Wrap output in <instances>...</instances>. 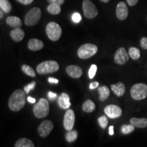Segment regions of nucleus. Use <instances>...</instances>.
Masks as SVG:
<instances>
[{"instance_id": "15", "label": "nucleus", "mask_w": 147, "mask_h": 147, "mask_svg": "<svg viewBox=\"0 0 147 147\" xmlns=\"http://www.w3.org/2000/svg\"><path fill=\"white\" fill-rule=\"evenodd\" d=\"M57 102L59 106L61 108H63V109H69V108L71 106L69 96L67 94V93H61V94L58 97Z\"/></svg>"}, {"instance_id": "21", "label": "nucleus", "mask_w": 147, "mask_h": 147, "mask_svg": "<svg viewBox=\"0 0 147 147\" xmlns=\"http://www.w3.org/2000/svg\"><path fill=\"white\" fill-rule=\"evenodd\" d=\"M14 147H35V146L32 140L26 138H22L16 141Z\"/></svg>"}, {"instance_id": "22", "label": "nucleus", "mask_w": 147, "mask_h": 147, "mask_svg": "<svg viewBox=\"0 0 147 147\" xmlns=\"http://www.w3.org/2000/svg\"><path fill=\"white\" fill-rule=\"evenodd\" d=\"M97 91H98L99 95H100V100L102 101V102L106 100L110 95V90L107 86L104 85L102 87H100L97 89Z\"/></svg>"}, {"instance_id": "28", "label": "nucleus", "mask_w": 147, "mask_h": 147, "mask_svg": "<svg viewBox=\"0 0 147 147\" xmlns=\"http://www.w3.org/2000/svg\"><path fill=\"white\" fill-rule=\"evenodd\" d=\"M22 71H23L25 74L27 76H29L31 77H36V72H35L34 69L32 68L31 66L27 65H23L21 67Z\"/></svg>"}, {"instance_id": "20", "label": "nucleus", "mask_w": 147, "mask_h": 147, "mask_svg": "<svg viewBox=\"0 0 147 147\" xmlns=\"http://www.w3.org/2000/svg\"><path fill=\"white\" fill-rule=\"evenodd\" d=\"M130 124L138 128H145L147 127V119L146 118H131L129 121Z\"/></svg>"}, {"instance_id": "44", "label": "nucleus", "mask_w": 147, "mask_h": 147, "mask_svg": "<svg viewBox=\"0 0 147 147\" xmlns=\"http://www.w3.org/2000/svg\"><path fill=\"white\" fill-rule=\"evenodd\" d=\"M100 1L103 3H108V2H109L110 0H100Z\"/></svg>"}, {"instance_id": "2", "label": "nucleus", "mask_w": 147, "mask_h": 147, "mask_svg": "<svg viewBox=\"0 0 147 147\" xmlns=\"http://www.w3.org/2000/svg\"><path fill=\"white\" fill-rule=\"evenodd\" d=\"M34 114L35 117L38 119H43L49 115L50 111L49 103L47 100L41 98L37 104L34 106Z\"/></svg>"}, {"instance_id": "13", "label": "nucleus", "mask_w": 147, "mask_h": 147, "mask_svg": "<svg viewBox=\"0 0 147 147\" xmlns=\"http://www.w3.org/2000/svg\"><path fill=\"white\" fill-rule=\"evenodd\" d=\"M129 11L125 3L123 1H120L117 5L116 8V15L118 19L121 21H124L128 16Z\"/></svg>"}, {"instance_id": "19", "label": "nucleus", "mask_w": 147, "mask_h": 147, "mask_svg": "<svg viewBox=\"0 0 147 147\" xmlns=\"http://www.w3.org/2000/svg\"><path fill=\"white\" fill-rule=\"evenodd\" d=\"M7 25L13 28H18L22 26V21L21 18L15 16H9L6 18Z\"/></svg>"}, {"instance_id": "29", "label": "nucleus", "mask_w": 147, "mask_h": 147, "mask_svg": "<svg viewBox=\"0 0 147 147\" xmlns=\"http://www.w3.org/2000/svg\"><path fill=\"white\" fill-rule=\"evenodd\" d=\"M135 127L132 125L131 124L130 125H123L121 126V132L123 134H131V132L134 131Z\"/></svg>"}, {"instance_id": "23", "label": "nucleus", "mask_w": 147, "mask_h": 147, "mask_svg": "<svg viewBox=\"0 0 147 147\" xmlns=\"http://www.w3.org/2000/svg\"><path fill=\"white\" fill-rule=\"evenodd\" d=\"M47 10L49 13L53 15H57L61 11V5L56 4V3H50L47 6Z\"/></svg>"}, {"instance_id": "9", "label": "nucleus", "mask_w": 147, "mask_h": 147, "mask_svg": "<svg viewBox=\"0 0 147 147\" xmlns=\"http://www.w3.org/2000/svg\"><path fill=\"white\" fill-rule=\"evenodd\" d=\"M75 123V114L73 110L67 109L63 118V127L67 131L72 130Z\"/></svg>"}, {"instance_id": "36", "label": "nucleus", "mask_w": 147, "mask_h": 147, "mask_svg": "<svg viewBox=\"0 0 147 147\" xmlns=\"http://www.w3.org/2000/svg\"><path fill=\"white\" fill-rule=\"evenodd\" d=\"M16 1L23 5H29L31 4L34 1V0H16Z\"/></svg>"}, {"instance_id": "40", "label": "nucleus", "mask_w": 147, "mask_h": 147, "mask_svg": "<svg viewBox=\"0 0 147 147\" xmlns=\"http://www.w3.org/2000/svg\"><path fill=\"white\" fill-rule=\"evenodd\" d=\"M48 81H49V82H50V83L57 84L59 82V80L58 79L53 78V77H49V79H48Z\"/></svg>"}, {"instance_id": "6", "label": "nucleus", "mask_w": 147, "mask_h": 147, "mask_svg": "<svg viewBox=\"0 0 147 147\" xmlns=\"http://www.w3.org/2000/svg\"><path fill=\"white\" fill-rule=\"evenodd\" d=\"M46 33L48 38L52 41H57L59 40L62 34L61 27L55 22H50L46 27Z\"/></svg>"}, {"instance_id": "34", "label": "nucleus", "mask_w": 147, "mask_h": 147, "mask_svg": "<svg viewBox=\"0 0 147 147\" xmlns=\"http://www.w3.org/2000/svg\"><path fill=\"white\" fill-rule=\"evenodd\" d=\"M72 20L75 23H79V22L81 21V16L78 12H76V13L73 14Z\"/></svg>"}, {"instance_id": "10", "label": "nucleus", "mask_w": 147, "mask_h": 147, "mask_svg": "<svg viewBox=\"0 0 147 147\" xmlns=\"http://www.w3.org/2000/svg\"><path fill=\"white\" fill-rule=\"evenodd\" d=\"M53 123L50 120H46L42 122L38 128L39 135L42 138H47L53 129Z\"/></svg>"}, {"instance_id": "24", "label": "nucleus", "mask_w": 147, "mask_h": 147, "mask_svg": "<svg viewBox=\"0 0 147 147\" xmlns=\"http://www.w3.org/2000/svg\"><path fill=\"white\" fill-rule=\"evenodd\" d=\"M95 109V104L93 101L87 100L86 102H84L83 105H82V110L86 113H90L93 112Z\"/></svg>"}, {"instance_id": "42", "label": "nucleus", "mask_w": 147, "mask_h": 147, "mask_svg": "<svg viewBox=\"0 0 147 147\" xmlns=\"http://www.w3.org/2000/svg\"><path fill=\"white\" fill-rule=\"evenodd\" d=\"M109 134L110 136L114 135V126L111 125L109 127Z\"/></svg>"}, {"instance_id": "43", "label": "nucleus", "mask_w": 147, "mask_h": 147, "mask_svg": "<svg viewBox=\"0 0 147 147\" xmlns=\"http://www.w3.org/2000/svg\"><path fill=\"white\" fill-rule=\"evenodd\" d=\"M3 11L2 10H0V18H2L3 17Z\"/></svg>"}, {"instance_id": "41", "label": "nucleus", "mask_w": 147, "mask_h": 147, "mask_svg": "<svg viewBox=\"0 0 147 147\" xmlns=\"http://www.w3.org/2000/svg\"><path fill=\"white\" fill-rule=\"evenodd\" d=\"M27 100H28L29 102L32 103V104H34V103H36V99L33 98V97H27Z\"/></svg>"}, {"instance_id": "11", "label": "nucleus", "mask_w": 147, "mask_h": 147, "mask_svg": "<svg viewBox=\"0 0 147 147\" xmlns=\"http://www.w3.org/2000/svg\"><path fill=\"white\" fill-rule=\"evenodd\" d=\"M129 55L127 53L125 49L123 47L119 48L117 49L115 54V61L118 65H124L129 60Z\"/></svg>"}, {"instance_id": "1", "label": "nucleus", "mask_w": 147, "mask_h": 147, "mask_svg": "<svg viewBox=\"0 0 147 147\" xmlns=\"http://www.w3.org/2000/svg\"><path fill=\"white\" fill-rule=\"evenodd\" d=\"M25 105V94L23 90H16L10 95L8 100V106L12 111L21 110Z\"/></svg>"}, {"instance_id": "3", "label": "nucleus", "mask_w": 147, "mask_h": 147, "mask_svg": "<svg viewBox=\"0 0 147 147\" xmlns=\"http://www.w3.org/2000/svg\"><path fill=\"white\" fill-rule=\"evenodd\" d=\"M98 49L96 45L93 44L87 43L82 45L81 47H79L77 51V54L79 58L82 59H87L92 57L96 54Z\"/></svg>"}, {"instance_id": "39", "label": "nucleus", "mask_w": 147, "mask_h": 147, "mask_svg": "<svg viewBox=\"0 0 147 147\" xmlns=\"http://www.w3.org/2000/svg\"><path fill=\"white\" fill-rule=\"evenodd\" d=\"M98 85H99L98 82H93L90 84L89 88H90V89H95V88L98 87Z\"/></svg>"}, {"instance_id": "30", "label": "nucleus", "mask_w": 147, "mask_h": 147, "mask_svg": "<svg viewBox=\"0 0 147 147\" xmlns=\"http://www.w3.org/2000/svg\"><path fill=\"white\" fill-rule=\"evenodd\" d=\"M98 123L101 126V127L103 129H105L107 127L108 124V120L106 116H102V117H99Z\"/></svg>"}, {"instance_id": "32", "label": "nucleus", "mask_w": 147, "mask_h": 147, "mask_svg": "<svg viewBox=\"0 0 147 147\" xmlns=\"http://www.w3.org/2000/svg\"><path fill=\"white\" fill-rule=\"evenodd\" d=\"M35 87H36V82L33 81L32 82L28 84L27 85H26L24 87V91H25L26 94H28L29 92H30V91H32V89H34Z\"/></svg>"}, {"instance_id": "33", "label": "nucleus", "mask_w": 147, "mask_h": 147, "mask_svg": "<svg viewBox=\"0 0 147 147\" xmlns=\"http://www.w3.org/2000/svg\"><path fill=\"white\" fill-rule=\"evenodd\" d=\"M140 46L144 50H147V38L143 37L140 40Z\"/></svg>"}, {"instance_id": "35", "label": "nucleus", "mask_w": 147, "mask_h": 147, "mask_svg": "<svg viewBox=\"0 0 147 147\" xmlns=\"http://www.w3.org/2000/svg\"><path fill=\"white\" fill-rule=\"evenodd\" d=\"M47 1L49 3H56V4L61 5L64 3L65 0H47Z\"/></svg>"}, {"instance_id": "7", "label": "nucleus", "mask_w": 147, "mask_h": 147, "mask_svg": "<svg viewBox=\"0 0 147 147\" xmlns=\"http://www.w3.org/2000/svg\"><path fill=\"white\" fill-rule=\"evenodd\" d=\"M131 96L135 100H144L147 97V85L144 83H137L131 87Z\"/></svg>"}, {"instance_id": "4", "label": "nucleus", "mask_w": 147, "mask_h": 147, "mask_svg": "<svg viewBox=\"0 0 147 147\" xmlns=\"http://www.w3.org/2000/svg\"><path fill=\"white\" fill-rule=\"evenodd\" d=\"M59 69V65L55 61H45L37 66V72L40 74H46L56 72Z\"/></svg>"}, {"instance_id": "38", "label": "nucleus", "mask_w": 147, "mask_h": 147, "mask_svg": "<svg viewBox=\"0 0 147 147\" xmlns=\"http://www.w3.org/2000/svg\"><path fill=\"white\" fill-rule=\"evenodd\" d=\"M126 1L129 5H130V6H134V5H135L138 3V0H126Z\"/></svg>"}, {"instance_id": "27", "label": "nucleus", "mask_w": 147, "mask_h": 147, "mask_svg": "<svg viewBox=\"0 0 147 147\" xmlns=\"http://www.w3.org/2000/svg\"><path fill=\"white\" fill-rule=\"evenodd\" d=\"M78 137V133L76 130H71L68 131L65 135V139L68 142H74L76 140Z\"/></svg>"}, {"instance_id": "17", "label": "nucleus", "mask_w": 147, "mask_h": 147, "mask_svg": "<svg viewBox=\"0 0 147 147\" xmlns=\"http://www.w3.org/2000/svg\"><path fill=\"white\" fill-rule=\"evenodd\" d=\"M10 36L12 40L15 42H21L25 38V32L20 27L14 28L10 33Z\"/></svg>"}, {"instance_id": "37", "label": "nucleus", "mask_w": 147, "mask_h": 147, "mask_svg": "<svg viewBox=\"0 0 147 147\" xmlns=\"http://www.w3.org/2000/svg\"><path fill=\"white\" fill-rule=\"evenodd\" d=\"M48 97H49V98L51 100H54L57 97V95L56 93H53V92L49 91V93H48Z\"/></svg>"}, {"instance_id": "16", "label": "nucleus", "mask_w": 147, "mask_h": 147, "mask_svg": "<svg viewBox=\"0 0 147 147\" xmlns=\"http://www.w3.org/2000/svg\"><path fill=\"white\" fill-rule=\"evenodd\" d=\"M27 46L30 51H38L43 49L44 43L42 40L37 39V38H32L29 40Z\"/></svg>"}, {"instance_id": "18", "label": "nucleus", "mask_w": 147, "mask_h": 147, "mask_svg": "<svg viewBox=\"0 0 147 147\" xmlns=\"http://www.w3.org/2000/svg\"><path fill=\"white\" fill-rule=\"evenodd\" d=\"M111 89L117 97L123 96L125 93V86L122 82H117L115 84H112Z\"/></svg>"}, {"instance_id": "14", "label": "nucleus", "mask_w": 147, "mask_h": 147, "mask_svg": "<svg viewBox=\"0 0 147 147\" xmlns=\"http://www.w3.org/2000/svg\"><path fill=\"white\" fill-rule=\"evenodd\" d=\"M66 72L71 78H78L82 75V69L78 65H70L66 67Z\"/></svg>"}, {"instance_id": "8", "label": "nucleus", "mask_w": 147, "mask_h": 147, "mask_svg": "<svg viewBox=\"0 0 147 147\" xmlns=\"http://www.w3.org/2000/svg\"><path fill=\"white\" fill-rule=\"evenodd\" d=\"M82 10L84 15L88 19H92L96 17L98 14V10L95 5L90 0H83Z\"/></svg>"}, {"instance_id": "26", "label": "nucleus", "mask_w": 147, "mask_h": 147, "mask_svg": "<svg viewBox=\"0 0 147 147\" xmlns=\"http://www.w3.org/2000/svg\"><path fill=\"white\" fill-rule=\"evenodd\" d=\"M129 55L132 59L138 60L140 57V51L138 48L130 47L129 49Z\"/></svg>"}, {"instance_id": "5", "label": "nucleus", "mask_w": 147, "mask_h": 147, "mask_svg": "<svg viewBox=\"0 0 147 147\" xmlns=\"http://www.w3.org/2000/svg\"><path fill=\"white\" fill-rule=\"evenodd\" d=\"M42 16V11L38 7L29 10L25 16V24L27 26H34L39 23Z\"/></svg>"}, {"instance_id": "25", "label": "nucleus", "mask_w": 147, "mask_h": 147, "mask_svg": "<svg viewBox=\"0 0 147 147\" xmlns=\"http://www.w3.org/2000/svg\"><path fill=\"white\" fill-rule=\"evenodd\" d=\"M0 8L5 13H9L12 10V4L8 0H0Z\"/></svg>"}, {"instance_id": "12", "label": "nucleus", "mask_w": 147, "mask_h": 147, "mask_svg": "<svg viewBox=\"0 0 147 147\" xmlns=\"http://www.w3.org/2000/svg\"><path fill=\"white\" fill-rule=\"evenodd\" d=\"M104 113L110 119H117L122 115V110L118 106L110 104L104 108Z\"/></svg>"}, {"instance_id": "31", "label": "nucleus", "mask_w": 147, "mask_h": 147, "mask_svg": "<svg viewBox=\"0 0 147 147\" xmlns=\"http://www.w3.org/2000/svg\"><path fill=\"white\" fill-rule=\"evenodd\" d=\"M97 71V65H92L90 67L89 71V76L90 79H92L94 78L95 76V74H96Z\"/></svg>"}]
</instances>
